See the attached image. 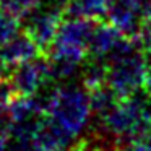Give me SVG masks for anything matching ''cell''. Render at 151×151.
I'll use <instances>...</instances> for the list:
<instances>
[{
    "label": "cell",
    "mask_w": 151,
    "mask_h": 151,
    "mask_svg": "<svg viewBox=\"0 0 151 151\" xmlns=\"http://www.w3.org/2000/svg\"><path fill=\"white\" fill-rule=\"evenodd\" d=\"M94 24L96 20L72 15L62 20L55 39L47 50L54 76L68 78L76 72L89 50V39Z\"/></svg>",
    "instance_id": "obj_1"
},
{
    "label": "cell",
    "mask_w": 151,
    "mask_h": 151,
    "mask_svg": "<svg viewBox=\"0 0 151 151\" xmlns=\"http://www.w3.org/2000/svg\"><path fill=\"white\" fill-rule=\"evenodd\" d=\"M21 20L5 10L4 7H0V44H4L10 37H13L17 33H20Z\"/></svg>",
    "instance_id": "obj_12"
},
{
    "label": "cell",
    "mask_w": 151,
    "mask_h": 151,
    "mask_svg": "<svg viewBox=\"0 0 151 151\" xmlns=\"http://www.w3.org/2000/svg\"><path fill=\"white\" fill-rule=\"evenodd\" d=\"M12 89L8 88L7 83H0V120L4 117H7V109H8V102L12 99Z\"/></svg>",
    "instance_id": "obj_15"
},
{
    "label": "cell",
    "mask_w": 151,
    "mask_h": 151,
    "mask_svg": "<svg viewBox=\"0 0 151 151\" xmlns=\"http://www.w3.org/2000/svg\"><path fill=\"white\" fill-rule=\"evenodd\" d=\"M54 78L52 68L47 57L37 55L34 59L23 62L17 67H12L8 75V88L13 94L34 96Z\"/></svg>",
    "instance_id": "obj_5"
},
{
    "label": "cell",
    "mask_w": 151,
    "mask_h": 151,
    "mask_svg": "<svg viewBox=\"0 0 151 151\" xmlns=\"http://www.w3.org/2000/svg\"><path fill=\"white\" fill-rule=\"evenodd\" d=\"M146 89L151 94V67H150V75H148V83H146Z\"/></svg>",
    "instance_id": "obj_17"
},
{
    "label": "cell",
    "mask_w": 151,
    "mask_h": 151,
    "mask_svg": "<svg viewBox=\"0 0 151 151\" xmlns=\"http://www.w3.org/2000/svg\"><path fill=\"white\" fill-rule=\"evenodd\" d=\"M37 55H44V54L24 31L17 33L13 37L0 44V60L7 67H17Z\"/></svg>",
    "instance_id": "obj_9"
},
{
    "label": "cell",
    "mask_w": 151,
    "mask_h": 151,
    "mask_svg": "<svg viewBox=\"0 0 151 151\" xmlns=\"http://www.w3.org/2000/svg\"><path fill=\"white\" fill-rule=\"evenodd\" d=\"M73 140L75 138L46 115H42L29 130V141L37 151H67Z\"/></svg>",
    "instance_id": "obj_8"
},
{
    "label": "cell",
    "mask_w": 151,
    "mask_h": 151,
    "mask_svg": "<svg viewBox=\"0 0 151 151\" xmlns=\"http://www.w3.org/2000/svg\"><path fill=\"white\" fill-rule=\"evenodd\" d=\"M104 65L106 83L119 98L135 94L146 88L150 75L148 55L138 49L132 39Z\"/></svg>",
    "instance_id": "obj_4"
},
{
    "label": "cell",
    "mask_w": 151,
    "mask_h": 151,
    "mask_svg": "<svg viewBox=\"0 0 151 151\" xmlns=\"http://www.w3.org/2000/svg\"><path fill=\"white\" fill-rule=\"evenodd\" d=\"M91 114V99L85 86H60L44 99V115L72 138L86 128Z\"/></svg>",
    "instance_id": "obj_3"
},
{
    "label": "cell",
    "mask_w": 151,
    "mask_h": 151,
    "mask_svg": "<svg viewBox=\"0 0 151 151\" xmlns=\"http://www.w3.org/2000/svg\"><path fill=\"white\" fill-rule=\"evenodd\" d=\"M98 119L107 137L115 143H127L141 137L151 127V99L140 93L119 98Z\"/></svg>",
    "instance_id": "obj_2"
},
{
    "label": "cell",
    "mask_w": 151,
    "mask_h": 151,
    "mask_svg": "<svg viewBox=\"0 0 151 151\" xmlns=\"http://www.w3.org/2000/svg\"><path fill=\"white\" fill-rule=\"evenodd\" d=\"M63 12L57 10V8H37L36 12L26 18V26H24V33L37 44L41 52L46 55L47 50L50 49L54 39H55L57 29H59L60 23H62Z\"/></svg>",
    "instance_id": "obj_6"
},
{
    "label": "cell",
    "mask_w": 151,
    "mask_h": 151,
    "mask_svg": "<svg viewBox=\"0 0 151 151\" xmlns=\"http://www.w3.org/2000/svg\"><path fill=\"white\" fill-rule=\"evenodd\" d=\"M120 151H151V127L141 137L124 143Z\"/></svg>",
    "instance_id": "obj_14"
},
{
    "label": "cell",
    "mask_w": 151,
    "mask_h": 151,
    "mask_svg": "<svg viewBox=\"0 0 151 151\" xmlns=\"http://www.w3.org/2000/svg\"><path fill=\"white\" fill-rule=\"evenodd\" d=\"M5 76H7V65L0 60V83H4Z\"/></svg>",
    "instance_id": "obj_16"
},
{
    "label": "cell",
    "mask_w": 151,
    "mask_h": 151,
    "mask_svg": "<svg viewBox=\"0 0 151 151\" xmlns=\"http://www.w3.org/2000/svg\"><path fill=\"white\" fill-rule=\"evenodd\" d=\"M128 41H130V37H127L124 33H120L114 24L96 21L91 33V39H89L88 54L93 57V60L106 63Z\"/></svg>",
    "instance_id": "obj_7"
},
{
    "label": "cell",
    "mask_w": 151,
    "mask_h": 151,
    "mask_svg": "<svg viewBox=\"0 0 151 151\" xmlns=\"http://www.w3.org/2000/svg\"><path fill=\"white\" fill-rule=\"evenodd\" d=\"M44 5V0H0V7H4L20 20L28 18L33 12Z\"/></svg>",
    "instance_id": "obj_11"
},
{
    "label": "cell",
    "mask_w": 151,
    "mask_h": 151,
    "mask_svg": "<svg viewBox=\"0 0 151 151\" xmlns=\"http://www.w3.org/2000/svg\"><path fill=\"white\" fill-rule=\"evenodd\" d=\"M112 0H68L67 13L72 17H81L89 20H101L106 17Z\"/></svg>",
    "instance_id": "obj_10"
},
{
    "label": "cell",
    "mask_w": 151,
    "mask_h": 151,
    "mask_svg": "<svg viewBox=\"0 0 151 151\" xmlns=\"http://www.w3.org/2000/svg\"><path fill=\"white\" fill-rule=\"evenodd\" d=\"M133 44L146 55H151V20H141L137 33L132 37Z\"/></svg>",
    "instance_id": "obj_13"
}]
</instances>
